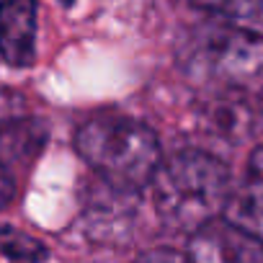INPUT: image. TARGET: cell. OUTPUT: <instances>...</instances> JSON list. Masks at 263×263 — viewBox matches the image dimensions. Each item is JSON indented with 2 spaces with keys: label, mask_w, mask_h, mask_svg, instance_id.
Instances as JSON below:
<instances>
[{
  "label": "cell",
  "mask_w": 263,
  "mask_h": 263,
  "mask_svg": "<svg viewBox=\"0 0 263 263\" xmlns=\"http://www.w3.org/2000/svg\"><path fill=\"white\" fill-rule=\"evenodd\" d=\"M60 3H62V6H72V3H75V0H60Z\"/></svg>",
  "instance_id": "7c38bea8"
},
{
  "label": "cell",
  "mask_w": 263,
  "mask_h": 263,
  "mask_svg": "<svg viewBox=\"0 0 263 263\" xmlns=\"http://www.w3.org/2000/svg\"><path fill=\"white\" fill-rule=\"evenodd\" d=\"M217 16L240 31L263 36V0H227Z\"/></svg>",
  "instance_id": "ba28073f"
},
{
  "label": "cell",
  "mask_w": 263,
  "mask_h": 263,
  "mask_svg": "<svg viewBox=\"0 0 263 263\" xmlns=\"http://www.w3.org/2000/svg\"><path fill=\"white\" fill-rule=\"evenodd\" d=\"M199 60L222 80L250 83L263 78V36L240 29H214L199 47Z\"/></svg>",
  "instance_id": "3957f363"
},
{
  "label": "cell",
  "mask_w": 263,
  "mask_h": 263,
  "mask_svg": "<svg viewBox=\"0 0 263 263\" xmlns=\"http://www.w3.org/2000/svg\"><path fill=\"white\" fill-rule=\"evenodd\" d=\"M75 147L103 183L129 194L150 183L163 160L155 132L119 114H101L85 121L78 129Z\"/></svg>",
  "instance_id": "7a4b0ae2"
},
{
  "label": "cell",
  "mask_w": 263,
  "mask_h": 263,
  "mask_svg": "<svg viewBox=\"0 0 263 263\" xmlns=\"http://www.w3.org/2000/svg\"><path fill=\"white\" fill-rule=\"evenodd\" d=\"M222 214L263 242V145L253 150L240 183L227 196Z\"/></svg>",
  "instance_id": "8992f818"
},
{
  "label": "cell",
  "mask_w": 263,
  "mask_h": 263,
  "mask_svg": "<svg viewBox=\"0 0 263 263\" xmlns=\"http://www.w3.org/2000/svg\"><path fill=\"white\" fill-rule=\"evenodd\" d=\"M186 255L206 263H255L263 260V242L227 217H214L191 232Z\"/></svg>",
  "instance_id": "277c9868"
},
{
  "label": "cell",
  "mask_w": 263,
  "mask_h": 263,
  "mask_svg": "<svg viewBox=\"0 0 263 263\" xmlns=\"http://www.w3.org/2000/svg\"><path fill=\"white\" fill-rule=\"evenodd\" d=\"M16 196V181L8 171V165L0 160V209H6Z\"/></svg>",
  "instance_id": "30bf717a"
},
{
  "label": "cell",
  "mask_w": 263,
  "mask_h": 263,
  "mask_svg": "<svg viewBox=\"0 0 263 263\" xmlns=\"http://www.w3.org/2000/svg\"><path fill=\"white\" fill-rule=\"evenodd\" d=\"M44 142H47V124L39 119H13L0 124V160L34 158L44 147Z\"/></svg>",
  "instance_id": "52a82bcc"
},
{
  "label": "cell",
  "mask_w": 263,
  "mask_h": 263,
  "mask_svg": "<svg viewBox=\"0 0 263 263\" xmlns=\"http://www.w3.org/2000/svg\"><path fill=\"white\" fill-rule=\"evenodd\" d=\"M0 253L11 260H42V258H47V248L36 237H31L11 224H0Z\"/></svg>",
  "instance_id": "9c48e42d"
},
{
  "label": "cell",
  "mask_w": 263,
  "mask_h": 263,
  "mask_svg": "<svg viewBox=\"0 0 263 263\" xmlns=\"http://www.w3.org/2000/svg\"><path fill=\"white\" fill-rule=\"evenodd\" d=\"M150 183L160 219L189 235L219 217L232 191L230 168L204 150H181L160 160Z\"/></svg>",
  "instance_id": "6da1fadb"
},
{
  "label": "cell",
  "mask_w": 263,
  "mask_h": 263,
  "mask_svg": "<svg viewBox=\"0 0 263 263\" xmlns=\"http://www.w3.org/2000/svg\"><path fill=\"white\" fill-rule=\"evenodd\" d=\"M140 258H189V255L176 253V250H150V253H142Z\"/></svg>",
  "instance_id": "8fae6325"
},
{
  "label": "cell",
  "mask_w": 263,
  "mask_h": 263,
  "mask_svg": "<svg viewBox=\"0 0 263 263\" xmlns=\"http://www.w3.org/2000/svg\"><path fill=\"white\" fill-rule=\"evenodd\" d=\"M36 0H0V57L26 67L36 54Z\"/></svg>",
  "instance_id": "5b68a950"
}]
</instances>
